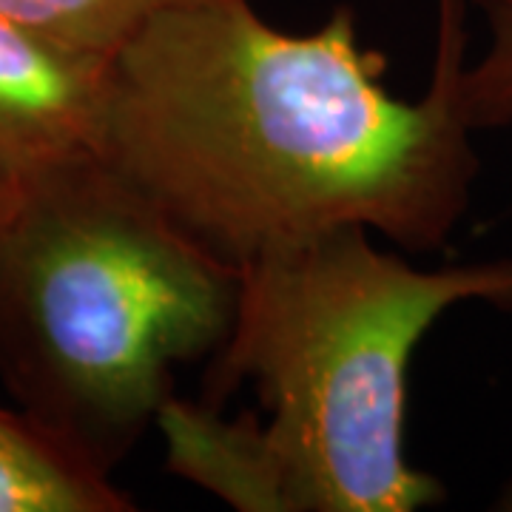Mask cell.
<instances>
[{
    "instance_id": "1",
    "label": "cell",
    "mask_w": 512,
    "mask_h": 512,
    "mask_svg": "<svg viewBox=\"0 0 512 512\" xmlns=\"http://www.w3.org/2000/svg\"><path fill=\"white\" fill-rule=\"evenodd\" d=\"M419 100L384 86L350 6L288 35L251 0L168 6L111 60L100 154L228 265L359 225L410 254L444 248L478 177L458 83L467 0H436Z\"/></svg>"
},
{
    "instance_id": "2",
    "label": "cell",
    "mask_w": 512,
    "mask_h": 512,
    "mask_svg": "<svg viewBox=\"0 0 512 512\" xmlns=\"http://www.w3.org/2000/svg\"><path fill=\"white\" fill-rule=\"evenodd\" d=\"M512 311V259L421 271L359 225L237 265L205 404L168 399V467L237 510L413 512L441 504L407 461V373L450 308Z\"/></svg>"
},
{
    "instance_id": "3",
    "label": "cell",
    "mask_w": 512,
    "mask_h": 512,
    "mask_svg": "<svg viewBox=\"0 0 512 512\" xmlns=\"http://www.w3.org/2000/svg\"><path fill=\"white\" fill-rule=\"evenodd\" d=\"M237 268L205 251L100 154L0 188V379L20 410L114 473L211 359Z\"/></svg>"
},
{
    "instance_id": "4",
    "label": "cell",
    "mask_w": 512,
    "mask_h": 512,
    "mask_svg": "<svg viewBox=\"0 0 512 512\" xmlns=\"http://www.w3.org/2000/svg\"><path fill=\"white\" fill-rule=\"evenodd\" d=\"M111 63L0 18V188L103 146Z\"/></svg>"
},
{
    "instance_id": "5",
    "label": "cell",
    "mask_w": 512,
    "mask_h": 512,
    "mask_svg": "<svg viewBox=\"0 0 512 512\" xmlns=\"http://www.w3.org/2000/svg\"><path fill=\"white\" fill-rule=\"evenodd\" d=\"M109 470L26 410L0 407V512H128Z\"/></svg>"
},
{
    "instance_id": "6",
    "label": "cell",
    "mask_w": 512,
    "mask_h": 512,
    "mask_svg": "<svg viewBox=\"0 0 512 512\" xmlns=\"http://www.w3.org/2000/svg\"><path fill=\"white\" fill-rule=\"evenodd\" d=\"M183 0H0V18L69 49L111 63L148 20Z\"/></svg>"
},
{
    "instance_id": "7",
    "label": "cell",
    "mask_w": 512,
    "mask_h": 512,
    "mask_svg": "<svg viewBox=\"0 0 512 512\" xmlns=\"http://www.w3.org/2000/svg\"><path fill=\"white\" fill-rule=\"evenodd\" d=\"M490 43L476 63H464L458 97L473 131L512 126V0L484 9Z\"/></svg>"
},
{
    "instance_id": "8",
    "label": "cell",
    "mask_w": 512,
    "mask_h": 512,
    "mask_svg": "<svg viewBox=\"0 0 512 512\" xmlns=\"http://www.w3.org/2000/svg\"><path fill=\"white\" fill-rule=\"evenodd\" d=\"M498 507H504V510H512V478L510 484H507V490L501 493V504Z\"/></svg>"
},
{
    "instance_id": "9",
    "label": "cell",
    "mask_w": 512,
    "mask_h": 512,
    "mask_svg": "<svg viewBox=\"0 0 512 512\" xmlns=\"http://www.w3.org/2000/svg\"><path fill=\"white\" fill-rule=\"evenodd\" d=\"M467 3H476L478 9L484 12V9H493V6H498V3H507V0H467Z\"/></svg>"
}]
</instances>
